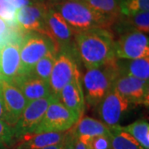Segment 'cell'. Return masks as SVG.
<instances>
[{"label": "cell", "mask_w": 149, "mask_h": 149, "mask_svg": "<svg viewBox=\"0 0 149 149\" xmlns=\"http://www.w3.org/2000/svg\"><path fill=\"white\" fill-rule=\"evenodd\" d=\"M74 51L87 70L115 59L114 36L111 29L93 28L75 33Z\"/></svg>", "instance_id": "obj_1"}, {"label": "cell", "mask_w": 149, "mask_h": 149, "mask_svg": "<svg viewBox=\"0 0 149 149\" xmlns=\"http://www.w3.org/2000/svg\"><path fill=\"white\" fill-rule=\"evenodd\" d=\"M48 3L62 16L74 34L93 28L111 29L113 26L107 18L91 8L84 1L56 0Z\"/></svg>", "instance_id": "obj_2"}, {"label": "cell", "mask_w": 149, "mask_h": 149, "mask_svg": "<svg viewBox=\"0 0 149 149\" xmlns=\"http://www.w3.org/2000/svg\"><path fill=\"white\" fill-rule=\"evenodd\" d=\"M119 75L116 58L99 67L87 70L83 78L82 86L85 90V100L92 107H96L104 96L113 88Z\"/></svg>", "instance_id": "obj_3"}, {"label": "cell", "mask_w": 149, "mask_h": 149, "mask_svg": "<svg viewBox=\"0 0 149 149\" xmlns=\"http://www.w3.org/2000/svg\"><path fill=\"white\" fill-rule=\"evenodd\" d=\"M79 77L80 73L74 47L59 51L48 80L52 95L57 98L65 85Z\"/></svg>", "instance_id": "obj_4"}, {"label": "cell", "mask_w": 149, "mask_h": 149, "mask_svg": "<svg viewBox=\"0 0 149 149\" xmlns=\"http://www.w3.org/2000/svg\"><path fill=\"white\" fill-rule=\"evenodd\" d=\"M16 24L11 25V36L0 46V79L13 83L22 75L21 59H20V42L22 37L18 30L14 27Z\"/></svg>", "instance_id": "obj_5"}, {"label": "cell", "mask_w": 149, "mask_h": 149, "mask_svg": "<svg viewBox=\"0 0 149 149\" xmlns=\"http://www.w3.org/2000/svg\"><path fill=\"white\" fill-rule=\"evenodd\" d=\"M53 47H56V46L52 40L42 33L28 32L22 37L20 42L22 74L29 73L37 61Z\"/></svg>", "instance_id": "obj_6"}, {"label": "cell", "mask_w": 149, "mask_h": 149, "mask_svg": "<svg viewBox=\"0 0 149 149\" xmlns=\"http://www.w3.org/2000/svg\"><path fill=\"white\" fill-rule=\"evenodd\" d=\"M79 120V116L55 99L48 106L42 120L32 133L65 132L74 127Z\"/></svg>", "instance_id": "obj_7"}, {"label": "cell", "mask_w": 149, "mask_h": 149, "mask_svg": "<svg viewBox=\"0 0 149 149\" xmlns=\"http://www.w3.org/2000/svg\"><path fill=\"white\" fill-rule=\"evenodd\" d=\"M133 105L113 88L95 108L100 121L110 128L119 125Z\"/></svg>", "instance_id": "obj_8"}, {"label": "cell", "mask_w": 149, "mask_h": 149, "mask_svg": "<svg viewBox=\"0 0 149 149\" xmlns=\"http://www.w3.org/2000/svg\"><path fill=\"white\" fill-rule=\"evenodd\" d=\"M116 59L135 60L149 57V39L148 35L138 31H129L120 34L114 41Z\"/></svg>", "instance_id": "obj_9"}, {"label": "cell", "mask_w": 149, "mask_h": 149, "mask_svg": "<svg viewBox=\"0 0 149 149\" xmlns=\"http://www.w3.org/2000/svg\"><path fill=\"white\" fill-rule=\"evenodd\" d=\"M56 98H55L52 95H50L27 103L13 127L15 139L34 131V129L42 120L48 106Z\"/></svg>", "instance_id": "obj_10"}, {"label": "cell", "mask_w": 149, "mask_h": 149, "mask_svg": "<svg viewBox=\"0 0 149 149\" xmlns=\"http://www.w3.org/2000/svg\"><path fill=\"white\" fill-rule=\"evenodd\" d=\"M48 9L47 2L26 6L17 9L15 22L17 26L27 32H33L47 35L46 15Z\"/></svg>", "instance_id": "obj_11"}, {"label": "cell", "mask_w": 149, "mask_h": 149, "mask_svg": "<svg viewBox=\"0 0 149 149\" xmlns=\"http://www.w3.org/2000/svg\"><path fill=\"white\" fill-rule=\"evenodd\" d=\"M46 26L47 37L52 40L59 51L73 47L74 32L62 16L49 3L46 15Z\"/></svg>", "instance_id": "obj_12"}, {"label": "cell", "mask_w": 149, "mask_h": 149, "mask_svg": "<svg viewBox=\"0 0 149 149\" xmlns=\"http://www.w3.org/2000/svg\"><path fill=\"white\" fill-rule=\"evenodd\" d=\"M113 88L134 105L149 104V80L128 75H118Z\"/></svg>", "instance_id": "obj_13"}, {"label": "cell", "mask_w": 149, "mask_h": 149, "mask_svg": "<svg viewBox=\"0 0 149 149\" xmlns=\"http://www.w3.org/2000/svg\"><path fill=\"white\" fill-rule=\"evenodd\" d=\"M0 92L8 117V124L14 127L27 102L14 83L0 79Z\"/></svg>", "instance_id": "obj_14"}, {"label": "cell", "mask_w": 149, "mask_h": 149, "mask_svg": "<svg viewBox=\"0 0 149 149\" xmlns=\"http://www.w3.org/2000/svg\"><path fill=\"white\" fill-rule=\"evenodd\" d=\"M65 107L80 118L85 111V95L80 77L75 78L65 85L56 98Z\"/></svg>", "instance_id": "obj_15"}, {"label": "cell", "mask_w": 149, "mask_h": 149, "mask_svg": "<svg viewBox=\"0 0 149 149\" xmlns=\"http://www.w3.org/2000/svg\"><path fill=\"white\" fill-rule=\"evenodd\" d=\"M65 132L30 133L15 139L13 149H42L51 145L61 143L64 140Z\"/></svg>", "instance_id": "obj_16"}, {"label": "cell", "mask_w": 149, "mask_h": 149, "mask_svg": "<svg viewBox=\"0 0 149 149\" xmlns=\"http://www.w3.org/2000/svg\"><path fill=\"white\" fill-rule=\"evenodd\" d=\"M27 102H31L52 95L47 81L31 74L20 75L14 82Z\"/></svg>", "instance_id": "obj_17"}, {"label": "cell", "mask_w": 149, "mask_h": 149, "mask_svg": "<svg viewBox=\"0 0 149 149\" xmlns=\"http://www.w3.org/2000/svg\"><path fill=\"white\" fill-rule=\"evenodd\" d=\"M113 27L120 34L129 31H138L144 34H148L149 12H141L128 16L122 14L113 25Z\"/></svg>", "instance_id": "obj_18"}, {"label": "cell", "mask_w": 149, "mask_h": 149, "mask_svg": "<svg viewBox=\"0 0 149 149\" xmlns=\"http://www.w3.org/2000/svg\"><path fill=\"white\" fill-rule=\"evenodd\" d=\"M116 60L119 75H128L141 80H149V57L135 60Z\"/></svg>", "instance_id": "obj_19"}, {"label": "cell", "mask_w": 149, "mask_h": 149, "mask_svg": "<svg viewBox=\"0 0 149 149\" xmlns=\"http://www.w3.org/2000/svg\"><path fill=\"white\" fill-rule=\"evenodd\" d=\"M73 128L74 134L77 138L94 137L98 135H110L109 127H107L101 121L96 120L89 116L80 118V120Z\"/></svg>", "instance_id": "obj_20"}, {"label": "cell", "mask_w": 149, "mask_h": 149, "mask_svg": "<svg viewBox=\"0 0 149 149\" xmlns=\"http://www.w3.org/2000/svg\"><path fill=\"white\" fill-rule=\"evenodd\" d=\"M85 3L113 25L122 16L120 3L118 0H87Z\"/></svg>", "instance_id": "obj_21"}, {"label": "cell", "mask_w": 149, "mask_h": 149, "mask_svg": "<svg viewBox=\"0 0 149 149\" xmlns=\"http://www.w3.org/2000/svg\"><path fill=\"white\" fill-rule=\"evenodd\" d=\"M109 149H144L131 135L123 131L120 125L109 128Z\"/></svg>", "instance_id": "obj_22"}, {"label": "cell", "mask_w": 149, "mask_h": 149, "mask_svg": "<svg viewBox=\"0 0 149 149\" xmlns=\"http://www.w3.org/2000/svg\"><path fill=\"white\" fill-rule=\"evenodd\" d=\"M58 52L59 50L57 47L52 48L50 51H48L47 53L39 61H37V64L34 65L32 70L27 74H31L48 82L50 74H51Z\"/></svg>", "instance_id": "obj_23"}, {"label": "cell", "mask_w": 149, "mask_h": 149, "mask_svg": "<svg viewBox=\"0 0 149 149\" xmlns=\"http://www.w3.org/2000/svg\"><path fill=\"white\" fill-rule=\"evenodd\" d=\"M123 131L131 135L144 149H149V123L139 119L128 126H121Z\"/></svg>", "instance_id": "obj_24"}, {"label": "cell", "mask_w": 149, "mask_h": 149, "mask_svg": "<svg viewBox=\"0 0 149 149\" xmlns=\"http://www.w3.org/2000/svg\"><path fill=\"white\" fill-rule=\"evenodd\" d=\"M120 8L123 15H132L141 12H148L149 0H122Z\"/></svg>", "instance_id": "obj_25"}, {"label": "cell", "mask_w": 149, "mask_h": 149, "mask_svg": "<svg viewBox=\"0 0 149 149\" xmlns=\"http://www.w3.org/2000/svg\"><path fill=\"white\" fill-rule=\"evenodd\" d=\"M77 139L85 144L87 149L110 148L109 136L98 135V136H94V137H80Z\"/></svg>", "instance_id": "obj_26"}, {"label": "cell", "mask_w": 149, "mask_h": 149, "mask_svg": "<svg viewBox=\"0 0 149 149\" xmlns=\"http://www.w3.org/2000/svg\"><path fill=\"white\" fill-rule=\"evenodd\" d=\"M13 128L5 122L0 120V148L8 145H12L14 142Z\"/></svg>", "instance_id": "obj_27"}, {"label": "cell", "mask_w": 149, "mask_h": 149, "mask_svg": "<svg viewBox=\"0 0 149 149\" xmlns=\"http://www.w3.org/2000/svg\"><path fill=\"white\" fill-rule=\"evenodd\" d=\"M75 140H76V136L74 134V128L72 127L70 129L66 131L65 139L63 140L62 149H74Z\"/></svg>", "instance_id": "obj_28"}, {"label": "cell", "mask_w": 149, "mask_h": 149, "mask_svg": "<svg viewBox=\"0 0 149 149\" xmlns=\"http://www.w3.org/2000/svg\"><path fill=\"white\" fill-rule=\"evenodd\" d=\"M45 0H8V2L11 5L13 6L16 9H19L21 8L26 7V6L34 4L37 3H40Z\"/></svg>", "instance_id": "obj_29"}, {"label": "cell", "mask_w": 149, "mask_h": 149, "mask_svg": "<svg viewBox=\"0 0 149 149\" xmlns=\"http://www.w3.org/2000/svg\"><path fill=\"white\" fill-rule=\"evenodd\" d=\"M0 120H2V121H3V122H5L6 123L8 124V113L6 111L5 107H4V104H3L1 92H0Z\"/></svg>", "instance_id": "obj_30"}, {"label": "cell", "mask_w": 149, "mask_h": 149, "mask_svg": "<svg viewBox=\"0 0 149 149\" xmlns=\"http://www.w3.org/2000/svg\"><path fill=\"white\" fill-rule=\"evenodd\" d=\"M8 32V25L2 18H0V39H3L5 37Z\"/></svg>", "instance_id": "obj_31"}, {"label": "cell", "mask_w": 149, "mask_h": 149, "mask_svg": "<svg viewBox=\"0 0 149 149\" xmlns=\"http://www.w3.org/2000/svg\"><path fill=\"white\" fill-rule=\"evenodd\" d=\"M74 149H87V148H86V146H85V144L76 138L75 145H74Z\"/></svg>", "instance_id": "obj_32"}, {"label": "cell", "mask_w": 149, "mask_h": 149, "mask_svg": "<svg viewBox=\"0 0 149 149\" xmlns=\"http://www.w3.org/2000/svg\"><path fill=\"white\" fill-rule=\"evenodd\" d=\"M62 148H63V141L61 143H59L57 144H54V145H51V146L43 148L42 149H62Z\"/></svg>", "instance_id": "obj_33"}, {"label": "cell", "mask_w": 149, "mask_h": 149, "mask_svg": "<svg viewBox=\"0 0 149 149\" xmlns=\"http://www.w3.org/2000/svg\"><path fill=\"white\" fill-rule=\"evenodd\" d=\"M46 1H49V2H52V1H56V0H46Z\"/></svg>", "instance_id": "obj_34"}, {"label": "cell", "mask_w": 149, "mask_h": 149, "mask_svg": "<svg viewBox=\"0 0 149 149\" xmlns=\"http://www.w3.org/2000/svg\"><path fill=\"white\" fill-rule=\"evenodd\" d=\"M118 1L119 3H121V1H122V0H118Z\"/></svg>", "instance_id": "obj_35"}, {"label": "cell", "mask_w": 149, "mask_h": 149, "mask_svg": "<svg viewBox=\"0 0 149 149\" xmlns=\"http://www.w3.org/2000/svg\"><path fill=\"white\" fill-rule=\"evenodd\" d=\"M81 1H84V2H86L87 0H81Z\"/></svg>", "instance_id": "obj_36"}]
</instances>
